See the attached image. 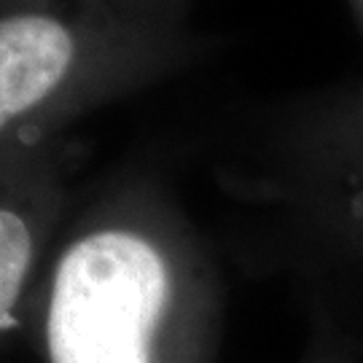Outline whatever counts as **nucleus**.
Here are the masks:
<instances>
[{
  "label": "nucleus",
  "instance_id": "obj_1",
  "mask_svg": "<svg viewBox=\"0 0 363 363\" xmlns=\"http://www.w3.org/2000/svg\"><path fill=\"white\" fill-rule=\"evenodd\" d=\"M30 294L46 363H218V274L148 199H103L81 213Z\"/></svg>",
  "mask_w": 363,
  "mask_h": 363
},
{
  "label": "nucleus",
  "instance_id": "obj_2",
  "mask_svg": "<svg viewBox=\"0 0 363 363\" xmlns=\"http://www.w3.org/2000/svg\"><path fill=\"white\" fill-rule=\"evenodd\" d=\"M124 38L105 9L19 3L0 9V148L46 143L124 73Z\"/></svg>",
  "mask_w": 363,
  "mask_h": 363
},
{
  "label": "nucleus",
  "instance_id": "obj_3",
  "mask_svg": "<svg viewBox=\"0 0 363 363\" xmlns=\"http://www.w3.org/2000/svg\"><path fill=\"white\" fill-rule=\"evenodd\" d=\"M62 138L0 148V334L35 286L67 208Z\"/></svg>",
  "mask_w": 363,
  "mask_h": 363
},
{
  "label": "nucleus",
  "instance_id": "obj_4",
  "mask_svg": "<svg viewBox=\"0 0 363 363\" xmlns=\"http://www.w3.org/2000/svg\"><path fill=\"white\" fill-rule=\"evenodd\" d=\"M296 363H358V352L345 325L328 310H318Z\"/></svg>",
  "mask_w": 363,
  "mask_h": 363
},
{
  "label": "nucleus",
  "instance_id": "obj_5",
  "mask_svg": "<svg viewBox=\"0 0 363 363\" xmlns=\"http://www.w3.org/2000/svg\"><path fill=\"white\" fill-rule=\"evenodd\" d=\"M19 3H76V6L103 9V0H0V9H3V6H19Z\"/></svg>",
  "mask_w": 363,
  "mask_h": 363
}]
</instances>
